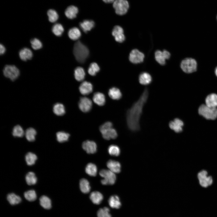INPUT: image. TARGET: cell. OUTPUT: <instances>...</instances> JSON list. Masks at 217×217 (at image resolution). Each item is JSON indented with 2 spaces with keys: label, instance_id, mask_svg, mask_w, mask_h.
<instances>
[{
  "label": "cell",
  "instance_id": "obj_1",
  "mask_svg": "<svg viewBox=\"0 0 217 217\" xmlns=\"http://www.w3.org/2000/svg\"><path fill=\"white\" fill-rule=\"evenodd\" d=\"M148 91L145 89L138 100L127 112L126 120L127 126L131 131H137L140 129V120L144 105L147 99Z\"/></svg>",
  "mask_w": 217,
  "mask_h": 217
},
{
  "label": "cell",
  "instance_id": "obj_2",
  "mask_svg": "<svg viewBox=\"0 0 217 217\" xmlns=\"http://www.w3.org/2000/svg\"><path fill=\"white\" fill-rule=\"evenodd\" d=\"M73 53L77 60L80 63H84L89 56V52L88 48L80 41L75 43Z\"/></svg>",
  "mask_w": 217,
  "mask_h": 217
},
{
  "label": "cell",
  "instance_id": "obj_3",
  "mask_svg": "<svg viewBox=\"0 0 217 217\" xmlns=\"http://www.w3.org/2000/svg\"><path fill=\"white\" fill-rule=\"evenodd\" d=\"M112 127V123L109 121L105 123L100 127L99 130L105 139L109 140L115 139L117 137L116 131Z\"/></svg>",
  "mask_w": 217,
  "mask_h": 217
},
{
  "label": "cell",
  "instance_id": "obj_4",
  "mask_svg": "<svg viewBox=\"0 0 217 217\" xmlns=\"http://www.w3.org/2000/svg\"><path fill=\"white\" fill-rule=\"evenodd\" d=\"M199 114L208 120H214L217 118V108H211L202 104L198 109Z\"/></svg>",
  "mask_w": 217,
  "mask_h": 217
},
{
  "label": "cell",
  "instance_id": "obj_5",
  "mask_svg": "<svg viewBox=\"0 0 217 217\" xmlns=\"http://www.w3.org/2000/svg\"><path fill=\"white\" fill-rule=\"evenodd\" d=\"M181 67L183 71L186 73L194 72L197 70V62L194 59L186 58L181 62Z\"/></svg>",
  "mask_w": 217,
  "mask_h": 217
},
{
  "label": "cell",
  "instance_id": "obj_6",
  "mask_svg": "<svg viewBox=\"0 0 217 217\" xmlns=\"http://www.w3.org/2000/svg\"><path fill=\"white\" fill-rule=\"evenodd\" d=\"M99 173L100 176L104 178L101 180L103 185H113L115 183L116 175L110 170L102 169L100 171Z\"/></svg>",
  "mask_w": 217,
  "mask_h": 217
},
{
  "label": "cell",
  "instance_id": "obj_7",
  "mask_svg": "<svg viewBox=\"0 0 217 217\" xmlns=\"http://www.w3.org/2000/svg\"><path fill=\"white\" fill-rule=\"evenodd\" d=\"M113 7L117 14L121 15L126 14L129 8V4L126 0H115Z\"/></svg>",
  "mask_w": 217,
  "mask_h": 217
},
{
  "label": "cell",
  "instance_id": "obj_8",
  "mask_svg": "<svg viewBox=\"0 0 217 217\" xmlns=\"http://www.w3.org/2000/svg\"><path fill=\"white\" fill-rule=\"evenodd\" d=\"M20 73L19 69L14 65H6L3 69V73L5 76L13 81L18 77Z\"/></svg>",
  "mask_w": 217,
  "mask_h": 217
},
{
  "label": "cell",
  "instance_id": "obj_9",
  "mask_svg": "<svg viewBox=\"0 0 217 217\" xmlns=\"http://www.w3.org/2000/svg\"><path fill=\"white\" fill-rule=\"evenodd\" d=\"M197 177L200 185L203 187H207L212 183V177L209 176L207 172L205 170L199 172L198 174Z\"/></svg>",
  "mask_w": 217,
  "mask_h": 217
},
{
  "label": "cell",
  "instance_id": "obj_10",
  "mask_svg": "<svg viewBox=\"0 0 217 217\" xmlns=\"http://www.w3.org/2000/svg\"><path fill=\"white\" fill-rule=\"evenodd\" d=\"M144 55L137 49H133L131 52L129 56L130 61L134 64L142 62L144 60Z\"/></svg>",
  "mask_w": 217,
  "mask_h": 217
},
{
  "label": "cell",
  "instance_id": "obj_11",
  "mask_svg": "<svg viewBox=\"0 0 217 217\" xmlns=\"http://www.w3.org/2000/svg\"><path fill=\"white\" fill-rule=\"evenodd\" d=\"M155 58L156 61L160 64L164 65L165 63V60L168 59L170 57V53L166 50L163 51L157 50L155 52Z\"/></svg>",
  "mask_w": 217,
  "mask_h": 217
},
{
  "label": "cell",
  "instance_id": "obj_12",
  "mask_svg": "<svg viewBox=\"0 0 217 217\" xmlns=\"http://www.w3.org/2000/svg\"><path fill=\"white\" fill-rule=\"evenodd\" d=\"M92 105L91 100L85 97L81 98L78 103L79 109L84 112H89L91 109Z\"/></svg>",
  "mask_w": 217,
  "mask_h": 217
},
{
  "label": "cell",
  "instance_id": "obj_13",
  "mask_svg": "<svg viewBox=\"0 0 217 217\" xmlns=\"http://www.w3.org/2000/svg\"><path fill=\"white\" fill-rule=\"evenodd\" d=\"M123 28L119 26H116L114 27L112 32L116 41L119 42H123L125 39Z\"/></svg>",
  "mask_w": 217,
  "mask_h": 217
},
{
  "label": "cell",
  "instance_id": "obj_14",
  "mask_svg": "<svg viewBox=\"0 0 217 217\" xmlns=\"http://www.w3.org/2000/svg\"><path fill=\"white\" fill-rule=\"evenodd\" d=\"M83 149L88 154H93L97 150V145L93 141L87 140L83 142L82 144Z\"/></svg>",
  "mask_w": 217,
  "mask_h": 217
},
{
  "label": "cell",
  "instance_id": "obj_15",
  "mask_svg": "<svg viewBox=\"0 0 217 217\" xmlns=\"http://www.w3.org/2000/svg\"><path fill=\"white\" fill-rule=\"evenodd\" d=\"M169 127L176 133H180L183 130L184 123L182 121L178 118H176L169 123Z\"/></svg>",
  "mask_w": 217,
  "mask_h": 217
},
{
  "label": "cell",
  "instance_id": "obj_16",
  "mask_svg": "<svg viewBox=\"0 0 217 217\" xmlns=\"http://www.w3.org/2000/svg\"><path fill=\"white\" fill-rule=\"evenodd\" d=\"M93 86L92 84L86 81L83 82L80 85L79 90L81 93L84 95H88L93 91Z\"/></svg>",
  "mask_w": 217,
  "mask_h": 217
},
{
  "label": "cell",
  "instance_id": "obj_17",
  "mask_svg": "<svg viewBox=\"0 0 217 217\" xmlns=\"http://www.w3.org/2000/svg\"><path fill=\"white\" fill-rule=\"evenodd\" d=\"M107 167L114 173H118L121 171V165L118 161L110 159L107 162Z\"/></svg>",
  "mask_w": 217,
  "mask_h": 217
},
{
  "label": "cell",
  "instance_id": "obj_18",
  "mask_svg": "<svg viewBox=\"0 0 217 217\" xmlns=\"http://www.w3.org/2000/svg\"><path fill=\"white\" fill-rule=\"evenodd\" d=\"M19 54L20 59L24 61L31 59L33 56L31 50L27 48H24L21 49Z\"/></svg>",
  "mask_w": 217,
  "mask_h": 217
},
{
  "label": "cell",
  "instance_id": "obj_19",
  "mask_svg": "<svg viewBox=\"0 0 217 217\" xmlns=\"http://www.w3.org/2000/svg\"><path fill=\"white\" fill-rule=\"evenodd\" d=\"M206 105L211 108H217V94L211 93L205 99Z\"/></svg>",
  "mask_w": 217,
  "mask_h": 217
},
{
  "label": "cell",
  "instance_id": "obj_20",
  "mask_svg": "<svg viewBox=\"0 0 217 217\" xmlns=\"http://www.w3.org/2000/svg\"><path fill=\"white\" fill-rule=\"evenodd\" d=\"M78 12V8L74 5H71L66 9L65 14L69 19H72L75 18Z\"/></svg>",
  "mask_w": 217,
  "mask_h": 217
},
{
  "label": "cell",
  "instance_id": "obj_21",
  "mask_svg": "<svg viewBox=\"0 0 217 217\" xmlns=\"http://www.w3.org/2000/svg\"><path fill=\"white\" fill-rule=\"evenodd\" d=\"M94 22L91 20H84L80 23V26L83 31L87 33L94 26Z\"/></svg>",
  "mask_w": 217,
  "mask_h": 217
},
{
  "label": "cell",
  "instance_id": "obj_22",
  "mask_svg": "<svg viewBox=\"0 0 217 217\" xmlns=\"http://www.w3.org/2000/svg\"><path fill=\"white\" fill-rule=\"evenodd\" d=\"M39 200L40 205L44 209L49 210L51 208V200L47 196L45 195L42 196L40 197Z\"/></svg>",
  "mask_w": 217,
  "mask_h": 217
},
{
  "label": "cell",
  "instance_id": "obj_23",
  "mask_svg": "<svg viewBox=\"0 0 217 217\" xmlns=\"http://www.w3.org/2000/svg\"><path fill=\"white\" fill-rule=\"evenodd\" d=\"M7 200L11 205H15L19 204L22 201L21 197L14 193L8 194L7 197Z\"/></svg>",
  "mask_w": 217,
  "mask_h": 217
},
{
  "label": "cell",
  "instance_id": "obj_24",
  "mask_svg": "<svg viewBox=\"0 0 217 217\" xmlns=\"http://www.w3.org/2000/svg\"><path fill=\"white\" fill-rule=\"evenodd\" d=\"M93 102L99 106H102L104 105L105 102V96L103 93L98 92L95 93L93 96Z\"/></svg>",
  "mask_w": 217,
  "mask_h": 217
},
{
  "label": "cell",
  "instance_id": "obj_25",
  "mask_svg": "<svg viewBox=\"0 0 217 217\" xmlns=\"http://www.w3.org/2000/svg\"><path fill=\"white\" fill-rule=\"evenodd\" d=\"M90 197L92 202L97 205L100 204L103 199V196L102 193L97 191L92 192L90 195Z\"/></svg>",
  "mask_w": 217,
  "mask_h": 217
},
{
  "label": "cell",
  "instance_id": "obj_26",
  "mask_svg": "<svg viewBox=\"0 0 217 217\" xmlns=\"http://www.w3.org/2000/svg\"><path fill=\"white\" fill-rule=\"evenodd\" d=\"M108 203L110 206L113 208L118 209L121 206L119 197L116 195L111 196L108 199Z\"/></svg>",
  "mask_w": 217,
  "mask_h": 217
},
{
  "label": "cell",
  "instance_id": "obj_27",
  "mask_svg": "<svg viewBox=\"0 0 217 217\" xmlns=\"http://www.w3.org/2000/svg\"><path fill=\"white\" fill-rule=\"evenodd\" d=\"M68 35L69 38L71 39L76 40L80 37L81 36V33L78 28L76 27H74L69 30Z\"/></svg>",
  "mask_w": 217,
  "mask_h": 217
},
{
  "label": "cell",
  "instance_id": "obj_28",
  "mask_svg": "<svg viewBox=\"0 0 217 217\" xmlns=\"http://www.w3.org/2000/svg\"><path fill=\"white\" fill-rule=\"evenodd\" d=\"M139 80L140 83L141 84L146 85L149 84L151 82L152 77L149 73L146 72H143L140 74Z\"/></svg>",
  "mask_w": 217,
  "mask_h": 217
},
{
  "label": "cell",
  "instance_id": "obj_29",
  "mask_svg": "<svg viewBox=\"0 0 217 217\" xmlns=\"http://www.w3.org/2000/svg\"><path fill=\"white\" fill-rule=\"evenodd\" d=\"M80 187L81 192L84 193H88L90 190V187L88 181L85 178L81 179L80 181Z\"/></svg>",
  "mask_w": 217,
  "mask_h": 217
},
{
  "label": "cell",
  "instance_id": "obj_30",
  "mask_svg": "<svg viewBox=\"0 0 217 217\" xmlns=\"http://www.w3.org/2000/svg\"><path fill=\"white\" fill-rule=\"evenodd\" d=\"M108 94L111 99L114 100H118L122 96L120 90L116 87H112L108 91Z\"/></svg>",
  "mask_w": 217,
  "mask_h": 217
},
{
  "label": "cell",
  "instance_id": "obj_31",
  "mask_svg": "<svg viewBox=\"0 0 217 217\" xmlns=\"http://www.w3.org/2000/svg\"><path fill=\"white\" fill-rule=\"evenodd\" d=\"M85 73L83 68L77 67L74 70V76L76 80L78 81L83 80L85 78Z\"/></svg>",
  "mask_w": 217,
  "mask_h": 217
},
{
  "label": "cell",
  "instance_id": "obj_32",
  "mask_svg": "<svg viewBox=\"0 0 217 217\" xmlns=\"http://www.w3.org/2000/svg\"><path fill=\"white\" fill-rule=\"evenodd\" d=\"M25 180L28 185H32L36 183L37 178L33 172L30 171L25 176Z\"/></svg>",
  "mask_w": 217,
  "mask_h": 217
},
{
  "label": "cell",
  "instance_id": "obj_33",
  "mask_svg": "<svg viewBox=\"0 0 217 217\" xmlns=\"http://www.w3.org/2000/svg\"><path fill=\"white\" fill-rule=\"evenodd\" d=\"M86 174L91 176H95L97 172V168L96 165L92 163L88 164L85 168Z\"/></svg>",
  "mask_w": 217,
  "mask_h": 217
},
{
  "label": "cell",
  "instance_id": "obj_34",
  "mask_svg": "<svg viewBox=\"0 0 217 217\" xmlns=\"http://www.w3.org/2000/svg\"><path fill=\"white\" fill-rule=\"evenodd\" d=\"M36 134V130L32 127L27 129L25 133L26 138L30 142H33L35 140Z\"/></svg>",
  "mask_w": 217,
  "mask_h": 217
},
{
  "label": "cell",
  "instance_id": "obj_35",
  "mask_svg": "<svg viewBox=\"0 0 217 217\" xmlns=\"http://www.w3.org/2000/svg\"><path fill=\"white\" fill-rule=\"evenodd\" d=\"M54 113L58 116H62L64 115L65 112V109L64 105L60 103H56L53 107Z\"/></svg>",
  "mask_w": 217,
  "mask_h": 217
},
{
  "label": "cell",
  "instance_id": "obj_36",
  "mask_svg": "<svg viewBox=\"0 0 217 217\" xmlns=\"http://www.w3.org/2000/svg\"><path fill=\"white\" fill-rule=\"evenodd\" d=\"M37 159L36 155L30 152L28 153L25 156V159L27 164L30 166L35 164Z\"/></svg>",
  "mask_w": 217,
  "mask_h": 217
},
{
  "label": "cell",
  "instance_id": "obj_37",
  "mask_svg": "<svg viewBox=\"0 0 217 217\" xmlns=\"http://www.w3.org/2000/svg\"><path fill=\"white\" fill-rule=\"evenodd\" d=\"M24 196L27 200L30 202L33 201L37 198L36 193L33 190H31L25 192L24 193Z\"/></svg>",
  "mask_w": 217,
  "mask_h": 217
},
{
  "label": "cell",
  "instance_id": "obj_38",
  "mask_svg": "<svg viewBox=\"0 0 217 217\" xmlns=\"http://www.w3.org/2000/svg\"><path fill=\"white\" fill-rule=\"evenodd\" d=\"M57 140L59 143L67 141L69 138L70 134L64 131L58 132L56 134Z\"/></svg>",
  "mask_w": 217,
  "mask_h": 217
},
{
  "label": "cell",
  "instance_id": "obj_39",
  "mask_svg": "<svg viewBox=\"0 0 217 217\" xmlns=\"http://www.w3.org/2000/svg\"><path fill=\"white\" fill-rule=\"evenodd\" d=\"M52 31L55 36H61L63 34L64 31V28L61 24L57 23L53 26Z\"/></svg>",
  "mask_w": 217,
  "mask_h": 217
},
{
  "label": "cell",
  "instance_id": "obj_40",
  "mask_svg": "<svg viewBox=\"0 0 217 217\" xmlns=\"http://www.w3.org/2000/svg\"><path fill=\"white\" fill-rule=\"evenodd\" d=\"M109 154L113 156H118L120 153V148L117 146L114 145H110L108 148Z\"/></svg>",
  "mask_w": 217,
  "mask_h": 217
},
{
  "label": "cell",
  "instance_id": "obj_41",
  "mask_svg": "<svg viewBox=\"0 0 217 217\" xmlns=\"http://www.w3.org/2000/svg\"><path fill=\"white\" fill-rule=\"evenodd\" d=\"M24 134V131L20 126L17 125L14 127L12 131V134L14 137H21Z\"/></svg>",
  "mask_w": 217,
  "mask_h": 217
},
{
  "label": "cell",
  "instance_id": "obj_42",
  "mask_svg": "<svg viewBox=\"0 0 217 217\" xmlns=\"http://www.w3.org/2000/svg\"><path fill=\"white\" fill-rule=\"evenodd\" d=\"M100 70V68L98 64L95 62L91 63L88 68V73L91 76H95Z\"/></svg>",
  "mask_w": 217,
  "mask_h": 217
},
{
  "label": "cell",
  "instance_id": "obj_43",
  "mask_svg": "<svg viewBox=\"0 0 217 217\" xmlns=\"http://www.w3.org/2000/svg\"><path fill=\"white\" fill-rule=\"evenodd\" d=\"M47 15L49 21L52 23L56 22L58 18V14L57 12L54 10L50 9L47 12Z\"/></svg>",
  "mask_w": 217,
  "mask_h": 217
},
{
  "label": "cell",
  "instance_id": "obj_44",
  "mask_svg": "<svg viewBox=\"0 0 217 217\" xmlns=\"http://www.w3.org/2000/svg\"><path fill=\"white\" fill-rule=\"evenodd\" d=\"M109 212V209L104 207L99 209L97 212V215L98 217H111Z\"/></svg>",
  "mask_w": 217,
  "mask_h": 217
},
{
  "label": "cell",
  "instance_id": "obj_45",
  "mask_svg": "<svg viewBox=\"0 0 217 217\" xmlns=\"http://www.w3.org/2000/svg\"><path fill=\"white\" fill-rule=\"evenodd\" d=\"M30 43L32 48L35 50H37L41 49L42 46V44L41 42L38 39L34 38L31 39Z\"/></svg>",
  "mask_w": 217,
  "mask_h": 217
},
{
  "label": "cell",
  "instance_id": "obj_46",
  "mask_svg": "<svg viewBox=\"0 0 217 217\" xmlns=\"http://www.w3.org/2000/svg\"><path fill=\"white\" fill-rule=\"evenodd\" d=\"M6 51V49L4 46L2 44L0 45V54L1 55L4 54Z\"/></svg>",
  "mask_w": 217,
  "mask_h": 217
},
{
  "label": "cell",
  "instance_id": "obj_47",
  "mask_svg": "<svg viewBox=\"0 0 217 217\" xmlns=\"http://www.w3.org/2000/svg\"><path fill=\"white\" fill-rule=\"evenodd\" d=\"M102 1L106 3H111L113 2L115 0H102Z\"/></svg>",
  "mask_w": 217,
  "mask_h": 217
},
{
  "label": "cell",
  "instance_id": "obj_48",
  "mask_svg": "<svg viewBox=\"0 0 217 217\" xmlns=\"http://www.w3.org/2000/svg\"><path fill=\"white\" fill-rule=\"evenodd\" d=\"M215 74L216 76L217 77V67L215 68Z\"/></svg>",
  "mask_w": 217,
  "mask_h": 217
},
{
  "label": "cell",
  "instance_id": "obj_49",
  "mask_svg": "<svg viewBox=\"0 0 217 217\" xmlns=\"http://www.w3.org/2000/svg\"></svg>",
  "mask_w": 217,
  "mask_h": 217
}]
</instances>
